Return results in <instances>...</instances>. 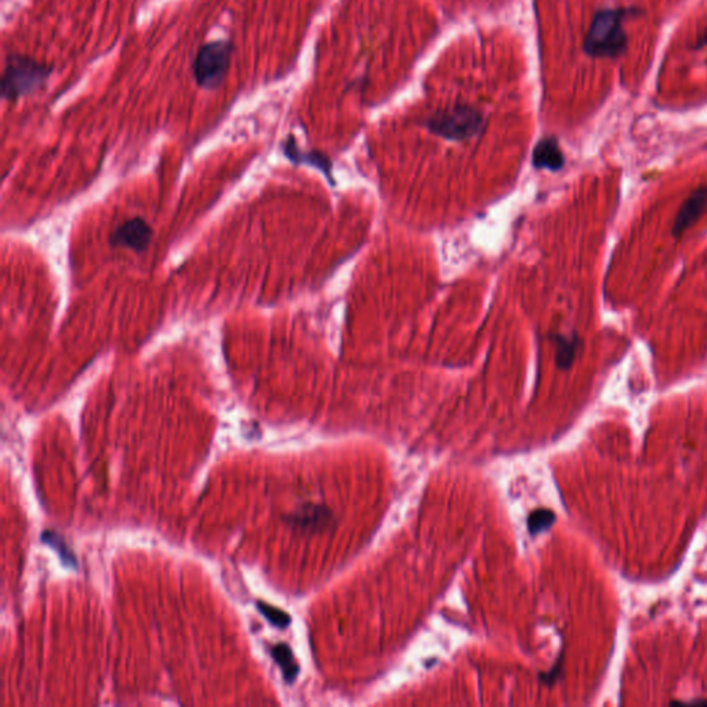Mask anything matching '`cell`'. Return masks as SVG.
Wrapping results in <instances>:
<instances>
[{
	"label": "cell",
	"instance_id": "obj_1",
	"mask_svg": "<svg viewBox=\"0 0 707 707\" xmlns=\"http://www.w3.org/2000/svg\"><path fill=\"white\" fill-rule=\"evenodd\" d=\"M628 10H601L598 11L587 36L585 39V50L593 57H616L628 44V36L623 30V18Z\"/></svg>",
	"mask_w": 707,
	"mask_h": 707
},
{
	"label": "cell",
	"instance_id": "obj_2",
	"mask_svg": "<svg viewBox=\"0 0 707 707\" xmlns=\"http://www.w3.org/2000/svg\"><path fill=\"white\" fill-rule=\"evenodd\" d=\"M51 68L26 55L12 54L7 57L1 76V97L18 100L41 88L51 75Z\"/></svg>",
	"mask_w": 707,
	"mask_h": 707
},
{
	"label": "cell",
	"instance_id": "obj_3",
	"mask_svg": "<svg viewBox=\"0 0 707 707\" xmlns=\"http://www.w3.org/2000/svg\"><path fill=\"white\" fill-rule=\"evenodd\" d=\"M232 44L228 40H216L203 44L192 65L194 77L199 87L206 90L218 88L229 69Z\"/></svg>",
	"mask_w": 707,
	"mask_h": 707
},
{
	"label": "cell",
	"instance_id": "obj_4",
	"mask_svg": "<svg viewBox=\"0 0 707 707\" xmlns=\"http://www.w3.org/2000/svg\"><path fill=\"white\" fill-rule=\"evenodd\" d=\"M484 119L478 111L459 105L438 111L426 120V127L446 140H466L481 131Z\"/></svg>",
	"mask_w": 707,
	"mask_h": 707
},
{
	"label": "cell",
	"instance_id": "obj_5",
	"mask_svg": "<svg viewBox=\"0 0 707 707\" xmlns=\"http://www.w3.org/2000/svg\"><path fill=\"white\" fill-rule=\"evenodd\" d=\"M152 235L153 231L149 224L140 217H134L122 223L111 234L109 243L112 246L129 247L135 253H142L148 247Z\"/></svg>",
	"mask_w": 707,
	"mask_h": 707
},
{
	"label": "cell",
	"instance_id": "obj_6",
	"mask_svg": "<svg viewBox=\"0 0 707 707\" xmlns=\"http://www.w3.org/2000/svg\"><path fill=\"white\" fill-rule=\"evenodd\" d=\"M707 209V185H701L687 198L684 205L677 213V217L673 224L672 234L675 238H680L686 231H688L706 211Z\"/></svg>",
	"mask_w": 707,
	"mask_h": 707
},
{
	"label": "cell",
	"instance_id": "obj_7",
	"mask_svg": "<svg viewBox=\"0 0 707 707\" xmlns=\"http://www.w3.org/2000/svg\"><path fill=\"white\" fill-rule=\"evenodd\" d=\"M333 521L329 509L319 505H305L287 517V522L303 531H325Z\"/></svg>",
	"mask_w": 707,
	"mask_h": 707
},
{
	"label": "cell",
	"instance_id": "obj_8",
	"mask_svg": "<svg viewBox=\"0 0 707 707\" xmlns=\"http://www.w3.org/2000/svg\"><path fill=\"white\" fill-rule=\"evenodd\" d=\"M565 163L564 153L560 149L558 141L554 137H547L539 141L534 151V164L538 169H549L557 171Z\"/></svg>",
	"mask_w": 707,
	"mask_h": 707
},
{
	"label": "cell",
	"instance_id": "obj_9",
	"mask_svg": "<svg viewBox=\"0 0 707 707\" xmlns=\"http://www.w3.org/2000/svg\"><path fill=\"white\" fill-rule=\"evenodd\" d=\"M552 341L556 347V362L560 369H569L576 358L581 348V341L576 336L567 337L563 334L552 336Z\"/></svg>",
	"mask_w": 707,
	"mask_h": 707
},
{
	"label": "cell",
	"instance_id": "obj_10",
	"mask_svg": "<svg viewBox=\"0 0 707 707\" xmlns=\"http://www.w3.org/2000/svg\"><path fill=\"white\" fill-rule=\"evenodd\" d=\"M271 657L282 670L285 681L289 684L294 683L299 676L300 666L297 665L290 647L286 644H276L271 650Z\"/></svg>",
	"mask_w": 707,
	"mask_h": 707
},
{
	"label": "cell",
	"instance_id": "obj_11",
	"mask_svg": "<svg viewBox=\"0 0 707 707\" xmlns=\"http://www.w3.org/2000/svg\"><path fill=\"white\" fill-rule=\"evenodd\" d=\"M41 542L48 545L51 549H54L55 553L59 556L61 561L66 567H72V568L76 567V558H75L72 550L68 547V545L59 535H57L51 531H46L41 534Z\"/></svg>",
	"mask_w": 707,
	"mask_h": 707
},
{
	"label": "cell",
	"instance_id": "obj_12",
	"mask_svg": "<svg viewBox=\"0 0 707 707\" xmlns=\"http://www.w3.org/2000/svg\"><path fill=\"white\" fill-rule=\"evenodd\" d=\"M286 155L292 159V162H296V163H311L317 167H319L321 170H323V173H329L330 171V163L329 160L322 156L321 153H301L300 151H297V148L294 147V142L292 141L289 145H286Z\"/></svg>",
	"mask_w": 707,
	"mask_h": 707
},
{
	"label": "cell",
	"instance_id": "obj_13",
	"mask_svg": "<svg viewBox=\"0 0 707 707\" xmlns=\"http://www.w3.org/2000/svg\"><path fill=\"white\" fill-rule=\"evenodd\" d=\"M556 522V514L549 509H538L528 517V531L531 535H539L550 529Z\"/></svg>",
	"mask_w": 707,
	"mask_h": 707
},
{
	"label": "cell",
	"instance_id": "obj_14",
	"mask_svg": "<svg viewBox=\"0 0 707 707\" xmlns=\"http://www.w3.org/2000/svg\"><path fill=\"white\" fill-rule=\"evenodd\" d=\"M257 610L258 612L275 628L281 629V630H285L290 626L292 623V619H290V615L286 614L285 611L276 608V607H272L267 603H263V601H257Z\"/></svg>",
	"mask_w": 707,
	"mask_h": 707
},
{
	"label": "cell",
	"instance_id": "obj_15",
	"mask_svg": "<svg viewBox=\"0 0 707 707\" xmlns=\"http://www.w3.org/2000/svg\"><path fill=\"white\" fill-rule=\"evenodd\" d=\"M704 44H707V29L706 32H705V35L702 36V39L699 40V46H698V47H701V46H704Z\"/></svg>",
	"mask_w": 707,
	"mask_h": 707
}]
</instances>
